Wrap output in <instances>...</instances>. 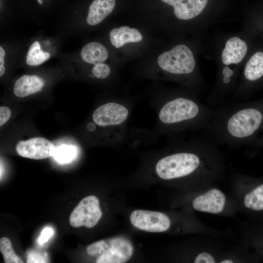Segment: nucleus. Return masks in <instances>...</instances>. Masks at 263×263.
Segmentation results:
<instances>
[{"mask_svg": "<svg viewBox=\"0 0 263 263\" xmlns=\"http://www.w3.org/2000/svg\"><path fill=\"white\" fill-rule=\"evenodd\" d=\"M215 262L213 256L207 252L200 253L194 260L195 263H214Z\"/></svg>", "mask_w": 263, "mask_h": 263, "instance_id": "obj_24", "label": "nucleus"}, {"mask_svg": "<svg viewBox=\"0 0 263 263\" xmlns=\"http://www.w3.org/2000/svg\"><path fill=\"white\" fill-rule=\"evenodd\" d=\"M221 263H233V262L232 260L226 259L220 262Z\"/></svg>", "mask_w": 263, "mask_h": 263, "instance_id": "obj_29", "label": "nucleus"}, {"mask_svg": "<svg viewBox=\"0 0 263 263\" xmlns=\"http://www.w3.org/2000/svg\"><path fill=\"white\" fill-rule=\"evenodd\" d=\"M157 63L162 70L175 76L188 75L194 71L195 67L192 52L183 44L176 45L160 54Z\"/></svg>", "mask_w": 263, "mask_h": 263, "instance_id": "obj_5", "label": "nucleus"}, {"mask_svg": "<svg viewBox=\"0 0 263 263\" xmlns=\"http://www.w3.org/2000/svg\"><path fill=\"white\" fill-rule=\"evenodd\" d=\"M56 150V148L52 142L41 137L20 141L16 147V151L19 155L35 160L53 157Z\"/></svg>", "mask_w": 263, "mask_h": 263, "instance_id": "obj_8", "label": "nucleus"}, {"mask_svg": "<svg viewBox=\"0 0 263 263\" xmlns=\"http://www.w3.org/2000/svg\"><path fill=\"white\" fill-rule=\"evenodd\" d=\"M133 247L127 239L118 237L95 242L88 246L87 254L96 263H124L132 257Z\"/></svg>", "mask_w": 263, "mask_h": 263, "instance_id": "obj_4", "label": "nucleus"}, {"mask_svg": "<svg viewBox=\"0 0 263 263\" xmlns=\"http://www.w3.org/2000/svg\"><path fill=\"white\" fill-rule=\"evenodd\" d=\"M77 150L75 147L62 145L56 148L54 157L55 160L60 164H67L74 160L77 155Z\"/></svg>", "mask_w": 263, "mask_h": 263, "instance_id": "obj_19", "label": "nucleus"}, {"mask_svg": "<svg viewBox=\"0 0 263 263\" xmlns=\"http://www.w3.org/2000/svg\"><path fill=\"white\" fill-rule=\"evenodd\" d=\"M245 207L254 210H263V184L247 193L244 199Z\"/></svg>", "mask_w": 263, "mask_h": 263, "instance_id": "obj_18", "label": "nucleus"}, {"mask_svg": "<svg viewBox=\"0 0 263 263\" xmlns=\"http://www.w3.org/2000/svg\"><path fill=\"white\" fill-rule=\"evenodd\" d=\"M54 233L53 229L50 227H45L41 231L40 236L38 239V243L39 244H43L46 243Z\"/></svg>", "mask_w": 263, "mask_h": 263, "instance_id": "obj_23", "label": "nucleus"}, {"mask_svg": "<svg viewBox=\"0 0 263 263\" xmlns=\"http://www.w3.org/2000/svg\"><path fill=\"white\" fill-rule=\"evenodd\" d=\"M27 263H47L48 259L45 256L40 252L32 250L28 253L27 258Z\"/></svg>", "mask_w": 263, "mask_h": 263, "instance_id": "obj_22", "label": "nucleus"}, {"mask_svg": "<svg viewBox=\"0 0 263 263\" xmlns=\"http://www.w3.org/2000/svg\"><path fill=\"white\" fill-rule=\"evenodd\" d=\"M102 215L98 198L89 195L84 198L73 210L69 222L73 227L92 228L97 224Z\"/></svg>", "mask_w": 263, "mask_h": 263, "instance_id": "obj_6", "label": "nucleus"}, {"mask_svg": "<svg viewBox=\"0 0 263 263\" xmlns=\"http://www.w3.org/2000/svg\"><path fill=\"white\" fill-rule=\"evenodd\" d=\"M247 51L246 43L238 37H233L226 42L222 54L223 63L226 65L240 63Z\"/></svg>", "mask_w": 263, "mask_h": 263, "instance_id": "obj_11", "label": "nucleus"}, {"mask_svg": "<svg viewBox=\"0 0 263 263\" xmlns=\"http://www.w3.org/2000/svg\"><path fill=\"white\" fill-rule=\"evenodd\" d=\"M225 203V194L220 190L213 188L196 197L192 206L197 211L217 214L223 211Z\"/></svg>", "mask_w": 263, "mask_h": 263, "instance_id": "obj_9", "label": "nucleus"}, {"mask_svg": "<svg viewBox=\"0 0 263 263\" xmlns=\"http://www.w3.org/2000/svg\"><path fill=\"white\" fill-rule=\"evenodd\" d=\"M109 36L111 43L116 48H119L128 43L140 42L143 38L137 29L131 28L127 26L113 29Z\"/></svg>", "mask_w": 263, "mask_h": 263, "instance_id": "obj_14", "label": "nucleus"}, {"mask_svg": "<svg viewBox=\"0 0 263 263\" xmlns=\"http://www.w3.org/2000/svg\"><path fill=\"white\" fill-rule=\"evenodd\" d=\"M50 56L49 53L43 51L39 42L36 41L29 48L26 57V62L30 66H37L46 61Z\"/></svg>", "mask_w": 263, "mask_h": 263, "instance_id": "obj_17", "label": "nucleus"}, {"mask_svg": "<svg viewBox=\"0 0 263 263\" xmlns=\"http://www.w3.org/2000/svg\"><path fill=\"white\" fill-rule=\"evenodd\" d=\"M11 112L9 108L7 107H0V126L4 125L10 118Z\"/></svg>", "mask_w": 263, "mask_h": 263, "instance_id": "obj_25", "label": "nucleus"}, {"mask_svg": "<svg viewBox=\"0 0 263 263\" xmlns=\"http://www.w3.org/2000/svg\"><path fill=\"white\" fill-rule=\"evenodd\" d=\"M0 251L5 263H22L23 262L15 253L11 241L3 237L0 240Z\"/></svg>", "mask_w": 263, "mask_h": 263, "instance_id": "obj_20", "label": "nucleus"}, {"mask_svg": "<svg viewBox=\"0 0 263 263\" xmlns=\"http://www.w3.org/2000/svg\"><path fill=\"white\" fill-rule=\"evenodd\" d=\"M5 72V67L4 66H0V76H2Z\"/></svg>", "mask_w": 263, "mask_h": 263, "instance_id": "obj_28", "label": "nucleus"}, {"mask_svg": "<svg viewBox=\"0 0 263 263\" xmlns=\"http://www.w3.org/2000/svg\"><path fill=\"white\" fill-rule=\"evenodd\" d=\"M253 143L258 144L259 145H263V136L261 139L255 140Z\"/></svg>", "mask_w": 263, "mask_h": 263, "instance_id": "obj_27", "label": "nucleus"}, {"mask_svg": "<svg viewBox=\"0 0 263 263\" xmlns=\"http://www.w3.org/2000/svg\"><path fill=\"white\" fill-rule=\"evenodd\" d=\"M5 55V53L3 48L0 47V66H4V58Z\"/></svg>", "mask_w": 263, "mask_h": 263, "instance_id": "obj_26", "label": "nucleus"}, {"mask_svg": "<svg viewBox=\"0 0 263 263\" xmlns=\"http://www.w3.org/2000/svg\"><path fill=\"white\" fill-rule=\"evenodd\" d=\"M93 76L97 78L103 79L107 78L111 74L109 65L102 63L95 64L92 69Z\"/></svg>", "mask_w": 263, "mask_h": 263, "instance_id": "obj_21", "label": "nucleus"}, {"mask_svg": "<svg viewBox=\"0 0 263 263\" xmlns=\"http://www.w3.org/2000/svg\"><path fill=\"white\" fill-rule=\"evenodd\" d=\"M38 1L40 4H41L43 3V1L42 0H38Z\"/></svg>", "mask_w": 263, "mask_h": 263, "instance_id": "obj_30", "label": "nucleus"}, {"mask_svg": "<svg viewBox=\"0 0 263 263\" xmlns=\"http://www.w3.org/2000/svg\"><path fill=\"white\" fill-rule=\"evenodd\" d=\"M45 85L44 80L35 75H24L16 81L13 88L14 94L23 97L41 91Z\"/></svg>", "mask_w": 263, "mask_h": 263, "instance_id": "obj_12", "label": "nucleus"}, {"mask_svg": "<svg viewBox=\"0 0 263 263\" xmlns=\"http://www.w3.org/2000/svg\"><path fill=\"white\" fill-rule=\"evenodd\" d=\"M244 79L254 82L263 76V53L257 52L247 62L244 72Z\"/></svg>", "mask_w": 263, "mask_h": 263, "instance_id": "obj_16", "label": "nucleus"}, {"mask_svg": "<svg viewBox=\"0 0 263 263\" xmlns=\"http://www.w3.org/2000/svg\"><path fill=\"white\" fill-rule=\"evenodd\" d=\"M115 0H94L91 4L86 20L90 25L101 22L113 11Z\"/></svg>", "mask_w": 263, "mask_h": 263, "instance_id": "obj_13", "label": "nucleus"}, {"mask_svg": "<svg viewBox=\"0 0 263 263\" xmlns=\"http://www.w3.org/2000/svg\"><path fill=\"white\" fill-rule=\"evenodd\" d=\"M136 100L120 98L98 106L92 115L93 132L98 128L107 130L111 143L121 145L130 140L128 122L136 104Z\"/></svg>", "mask_w": 263, "mask_h": 263, "instance_id": "obj_3", "label": "nucleus"}, {"mask_svg": "<svg viewBox=\"0 0 263 263\" xmlns=\"http://www.w3.org/2000/svg\"><path fill=\"white\" fill-rule=\"evenodd\" d=\"M130 220L134 227L149 232H164L170 225L168 216L158 211L135 210L131 214Z\"/></svg>", "mask_w": 263, "mask_h": 263, "instance_id": "obj_7", "label": "nucleus"}, {"mask_svg": "<svg viewBox=\"0 0 263 263\" xmlns=\"http://www.w3.org/2000/svg\"><path fill=\"white\" fill-rule=\"evenodd\" d=\"M80 55L84 61L94 65L103 62L109 56L106 47L96 42L85 45L81 50Z\"/></svg>", "mask_w": 263, "mask_h": 263, "instance_id": "obj_15", "label": "nucleus"}, {"mask_svg": "<svg viewBox=\"0 0 263 263\" xmlns=\"http://www.w3.org/2000/svg\"><path fill=\"white\" fill-rule=\"evenodd\" d=\"M150 104L156 114L155 125L151 130L132 129L130 135L133 144H150L162 136L170 137L203 131L216 112L194 97L183 94L156 95L150 99Z\"/></svg>", "mask_w": 263, "mask_h": 263, "instance_id": "obj_1", "label": "nucleus"}, {"mask_svg": "<svg viewBox=\"0 0 263 263\" xmlns=\"http://www.w3.org/2000/svg\"><path fill=\"white\" fill-rule=\"evenodd\" d=\"M173 8L175 17L181 20H189L199 15L205 8L208 0H160Z\"/></svg>", "mask_w": 263, "mask_h": 263, "instance_id": "obj_10", "label": "nucleus"}, {"mask_svg": "<svg viewBox=\"0 0 263 263\" xmlns=\"http://www.w3.org/2000/svg\"><path fill=\"white\" fill-rule=\"evenodd\" d=\"M220 106L203 130L204 137L217 146L253 143L263 128V100Z\"/></svg>", "mask_w": 263, "mask_h": 263, "instance_id": "obj_2", "label": "nucleus"}]
</instances>
